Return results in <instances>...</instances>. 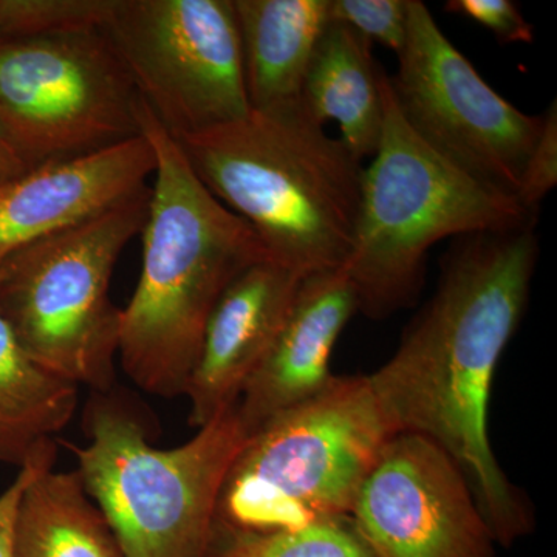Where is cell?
<instances>
[{"label": "cell", "instance_id": "cell-4", "mask_svg": "<svg viewBox=\"0 0 557 557\" xmlns=\"http://www.w3.org/2000/svg\"><path fill=\"white\" fill-rule=\"evenodd\" d=\"M86 446L65 445L124 557H207L223 483L248 438L237 405L182 446L150 443L156 418L113 386L90 392Z\"/></svg>", "mask_w": 557, "mask_h": 557}, {"label": "cell", "instance_id": "cell-19", "mask_svg": "<svg viewBox=\"0 0 557 557\" xmlns=\"http://www.w3.org/2000/svg\"><path fill=\"white\" fill-rule=\"evenodd\" d=\"M207 557H376L350 516L287 530H249L215 519Z\"/></svg>", "mask_w": 557, "mask_h": 557}, {"label": "cell", "instance_id": "cell-23", "mask_svg": "<svg viewBox=\"0 0 557 557\" xmlns=\"http://www.w3.org/2000/svg\"><path fill=\"white\" fill-rule=\"evenodd\" d=\"M58 458L57 440L46 443L42 448L36 450L27 463L22 465L20 474L16 475L5 493L0 494V557L13 556L14 523H16L17 508L24 496L25 490L30 485L32 480L42 471L44 468L54 467Z\"/></svg>", "mask_w": 557, "mask_h": 557}, {"label": "cell", "instance_id": "cell-15", "mask_svg": "<svg viewBox=\"0 0 557 557\" xmlns=\"http://www.w3.org/2000/svg\"><path fill=\"white\" fill-rule=\"evenodd\" d=\"M249 109L299 108L311 57L330 24V0H233Z\"/></svg>", "mask_w": 557, "mask_h": 557}, {"label": "cell", "instance_id": "cell-11", "mask_svg": "<svg viewBox=\"0 0 557 557\" xmlns=\"http://www.w3.org/2000/svg\"><path fill=\"white\" fill-rule=\"evenodd\" d=\"M350 518L376 557H497L463 472L420 435L391 438Z\"/></svg>", "mask_w": 557, "mask_h": 557}, {"label": "cell", "instance_id": "cell-7", "mask_svg": "<svg viewBox=\"0 0 557 557\" xmlns=\"http://www.w3.org/2000/svg\"><path fill=\"white\" fill-rule=\"evenodd\" d=\"M149 196L150 186L0 265V318L35 361L90 392L116 386L121 309L110 281L141 234Z\"/></svg>", "mask_w": 557, "mask_h": 557}, {"label": "cell", "instance_id": "cell-17", "mask_svg": "<svg viewBox=\"0 0 557 557\" xmlns=\"http://www.w3.org/2000/svg\"><path fill=\"white\" fill-rule=\"evenodd\" d=\"M14 557H124L108 520L76 471L44 468L25 490L14 523Z\"/></svg>", "mask_w": 557, "mask_h": 557}, {"label": "cell", "instance_id": "cell-5", "mask_svg": "<svg viewBox=\"0 0 557 557\" xmlns=\"http://www.w3.org/2000/svg\"><path fill=\"white\" fill-rule=\"evenodd\" d=\"M384 121L379 149L362 175L361 205L346 269L358 310L391 317L416 300L429 251L445 239L537 222L515 197L483 185L429 148L410 129L381 78Z\"/></svg>", "mask_w": 557, "mask_h": 557}, {"label": "cell", "instance_id": "cell-24", "mask_svg": "<svg viewBox=\"0 0 557 557\" xmlns=\"http://www.w3.org/2000/svg\"><path fill=\"white\" fill-rule=\"evenodd\" d=\"M24 171L25 168L22 166L21 161L0 143V180L14 177Z\"/></svg>", "mask_w": 557, "mask_h": 557}, {"label": "cell", "instance_id": "cell-9", "mask_svg": "<svg viewBox=\"0 0 557 557\" xmlns=\"http://www.w3.org/2000/svg\"><path fill=\"white\" fill-rule=\"evenodd\" d=\"M101 30L172 137L251 110L233 0H112Z\"/></svg>", "mask_w": 557, "mask_h": 557}, {"label": "cell", "instance_id": "cell-3", "mask_svg": "<svg viewBox=\"0 0 557 557\" xmlns=\"http://www.w3.org/2000/svg\"><path fill=\"white\" fill-rule=\"evenodd\" d=\"M205 188L300 276L346 265L361 205V161L302 108L175 138Z\"/></svg>", "mask_w": 557, "mask_h": 557}, {"label": "cell", "instance_id": "cell-20", "mask_svg": "<svg viewBox=\"0 0 557 557\" xmlns=\"http://www.w3.org/2000/svg\"><path fill=\"white\" fill-rule=\"evenodd\" d=\"M330 21L399 54L408 38V0H330Z\"/></svg>", "mask_w": 557, "mask_h": 557}, {"label": "cell", "instance_id": "cell-2", "mask_svg": "<svg viewBox=\"0 0 557 557\" xmlns=\"http://www.w3.org/2000/svg\"><path fill=\"white\" fill-rule=\"evenodd\" d=\"M139 124L156 153V172L139 234L141 274L121 309L119 358L135 386L175 398L185 395L220 296L269 256L255 230L205 188L143 101Z\"/></svg>", "mask_w": 557, "mask_h": 557}, {"label": "cell", "instance_id": "cell-16", "mask_svg": "<svg viewBox=\"0 0 557 557\" xmlns=\"http://www.w3.org/2000/svg\"><path fill=\"white\" fill-rule=\"evenodd\" d=\"M381 70L372 44L357 32L330 21L311 57L300 108L324 127L338 123L341 141L355 159H373L383 132L384 102Z\"/></svg>", "mask_w": 557, "mask_h": 557}, {"label": "cell", "instance_id": "cell-10", "mask_svg": "<svg viewBox=\"0 0 557 557\" xmlns=\"http://www.w3.org/2000/svg\"><path fill=\"white\" fill-rule=\"evenodd\" d=\"M388 78L399 113L429 148L516 199L544 115H527L498 95L421 0H408V38Z\"/></svg>", "mask_w": 557, "mask_h": 557}, {"label": "cell", "instance_id": "cell-12", "mask_svg": "<svg viewBox=\"0 0 557 557\" xmlns=\"http://www.w3.org/2000/svg\"><path fill=\"white\" fill-rule=\"evenodd\" d=\"M156 153L145 135L89 156L0 180V265L38 242L149 188Z\"/></svg>", "mask_w": 557, "mask_h": 557}, {"label": "cell", "instance_id": "cell-18", "mask_svg": "<svg viewBox=\"0 0 557 557\" xmlns=\"http://www.w3.org/2000/svg\"><path fill=\"white\" fill-rule=\"evenodd\" d=\"M78 384L40 366L0 318V461L27 463L78 409Z\"/></svg>", "mask_w": 557, "mask_h": 557}, {"label": "cell", "instance_id": "cell-22", "mask_svg": "<svg viewBox=\"0 0 557 557\" xmlns=\"http://www.w3.org/2000/svg\"><path fill=\"white\" fill-rule=\"evenodd\" d=\"M446 10L478 22L500 44L533 42V27L511 0H449Z\"/></svg>", "mask_w": 557, "mask_h": 557}, {"label": "cell", "instance_id": "cell-13", "mask_svg": "<svg viewBox=\"0 0 557 557\" xmlns=\"http://www.w3.org/2000/svg\"><path fill=\"white\" fill-rule=\"evenodd\" d=\"M302 277L263 259L242 271L223 292L208 319L185 391L190 426L203 428L239 403L273 346Z\"/></svg>", "mask_w": 557, "mask_h": 557}, {"label": "cell", "instance_id": "cell-8", "mask_svg": "<svg viewBox=\"0 0 557 557\" xmlns=\"http://www.w3.org/2000/svg\"><path fill=\"white\" fill-rule=\"evenodd\" d=\"M139 108L101 28L0 42V143L25 170L139 137Z\"/></svg>", "mask_w": 557, "mask_h": 557}, {"label": "cell", "instance_id": "cell-1", "mask_svg": "<svg viewBox=\"0 0 557 557\" xmlns=\"http://www.w3.org/2000/svg\"><path fill=\"white\" fill-rule=\"evenodd\" d=\"M536 223L454 239L434 295L386 364L368 375L395 434L420 435L456 461L502 547L536 527L533 507L505 474L490 438L494 376L525 314L536 270Z\"/></svg>", "mask_w": 557, "mask_h": 557}, {"label": "cell", "instance_id": "cell-21", "mask_svg": "<svg viewBox=\"0 0 557 557\" xmlns=\"http://www.w3.org/2000/svg\"><path fill=\"white\" fill-rule=\"evenodd\" d=\"M557 183V106L556 101L544 113V124L530 157L516 200L530 218H539V208Z\"/></svg>", "mask_w": 557, "mask_h": 557}, {"label": "cell", "instance_id": "cell-6", "mask_svg": "<svg viewBox=\"0 0 557 557\" xmlns=\"http://www.w3.org/2000/svg\"><path fill=\"white\" fill-rule=\"evenodd\" d=\"M395 435L368 376H335L248 435L223 483L218 520L270 531L348 518Z\"/></svg>", "mask_w": 557, "mask_h": 557}, {"label": "cell", "instance_id": "cell-14", "mask_svg": "<svg viewBox=\"0 0 557 557\" xmlns=\"http://www.w3.org/2000/svg\"><path fill=\"white\" fill-rule=\"evenodd\" d=\"M357 311V288L344 267L302 277L273 346L237 403L248 435L332 384L333 348Z\"/></svg>", "mask_w": 557, "mask_h": 557}]
</instances>
